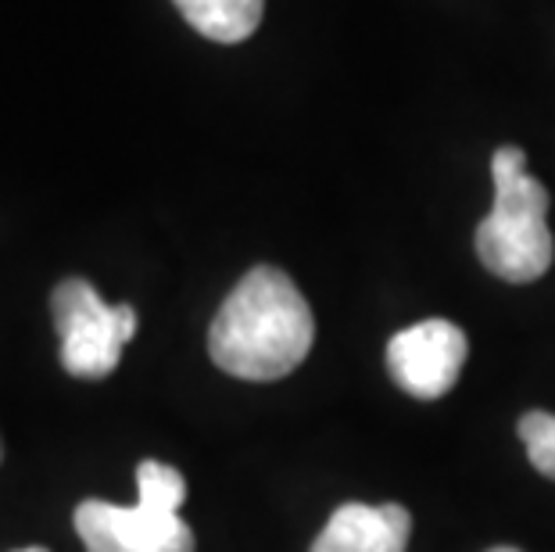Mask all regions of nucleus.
<instances>
[{
    "mask_svg": "<svg viewBox=\"0 0 555 552\" xmlns=\"http://www.w3.org/2000/svg\"><path fill=\"white\" fill-rule=\"evenodd\" d=\"M315 320L298 284L276 266H255L211 320L208 356L241 381H280L312 351Z\"/></svg>",
    "mask_w": 555,
    "mask_h": 552,
    "instance_id": "1",
    "label": "nucleus"
},
{
    "mask_svg": "<svg viewBox=\"0 0 555 552\" xmlns=\"http://www.w3.org/2000/svg\"><path fill=\"white\" fill-rule=\"evenodd\" d=\"M494 205L477 227V255L505 284L545 277L555 255L548 230V191L527 172V155L513 144L491 155Z\"/></svg>",
    "mask_w": 555,
    "mask_h": 552,
    "instance_id": "2",
    "label": "nucleus"
},
{
    "mask_svg": "<svg viewBox=\"0 0 555 552\" xmlns=\"http://www.w3.org/2000/svg\"><path fill=\"white\" fill-rule=\"evenodd\" d=\"M186 480L169 463L144 460L137 466V502L87 499L76 506V535L87 552H194V531L180 516Z\"/></svg>",
    "mask_w": 555,
    "mask_h": 552,
    "instance_id": "3",
    "label": "nucleus"
},
{
    "mask_svg": "<svg viewBox=\"0 0 555 552\" xmlns=\"http://www.w3.org/2000/svg\"><path fill=\"white\" fill-rule=\"evenodd\" d=\"M51 312L62 337V367L79 381L108 377L137 334L133 305H108L93 284L79 277H68L54 287Z\"/></svg>",
    "mask_w": 555,
    "mask_h": 552,
    "instance_id": "4",
    "label": "nucleus"
},
{
    "mask_svg": "<svg viewBox=\"0 0 555 552\" xmlns=\"http://www.w3.org/2000/svg\"><path fill=\"white\" fill-rule=\"evenodd\" d=\"M469 356V337L463 326L448 320H423L398 331L387 341V370L395 384L412 398L434 402L459 381Z\"/></svg>",
    "mask_w": 555,
    "mask_h": 552,
    "instance_id": "5",
    "label": "nucleus"
},
{
    "mask_svg": "<svg viewBox=\"0 0 555 552\" xmlns=\"http://www.w3.org/2000/svg\"><path fill=\"white\" fill-rule=\"evenodd\" d=\"M409 535L412 516L398 502H384V506L348 502L334 510L312 542V552H405Z\"/></svg>",
    "mask_w": 555,
    "mask_h": 552,
    "instance_id": "6",
    "label": "nucleus"
},
{
    "mask_svg": "<svg viewBox=\"0 0 555 552\" xmlns=\"http://www.w3.org/2000/svg\"><path fill=\"white\" fill-rule=\"evenodd\" d=\"M183 18L216 43H241L258 29L266 0H172Z\"/></svg>",
    "mask_w": 555,
    "mask_h": 552,
    "instance_id": "7",
    "label": "nucleus"
},
{
    "mask_svg": "<svg viewBox=\"0 0 555 552\" xmlns=\"http://www.w3.org/2000/svg\"><path fill=\"white\" fill-rule=\"evenodd\" d=\"M519 441H524V449L538 474L555 480V416L541 413V409L519 416Z\"/></svg>",
    "mask_w": 555,
    "mask_h": 552,
    "instance_id": "8",
    "label": "nucleus"
},
{
    "mask_svg": "<svg viewBox=\"0 0 555 552\" xmlns=\"http://www.w3.org/2000/svg\"><path fill=\"white\" fill-rule=\"evenodd\" d=\"M488 552H519V549H513V545H494V549H488Z\"/></svg>",
    "mask_w": 555,
    "mask_h": 552,
    "instance_id": "9",
    "label": "nucleus"
},
{
    "mask_svg": "<svg viewBox=\"0 0 555 552\" xmlns=\"http://www.w3.org/2000/svg\"><path fill=\"white\" fill-rule=\"evenodd\" d=\"M15 552H47V549H40V545H29V549H15Z\"/></svg>",
    "mask_w": 555,
    "mask_h": 552,
    "instance_id": "10",
    "label": "nucleus"
}]
</instances>
